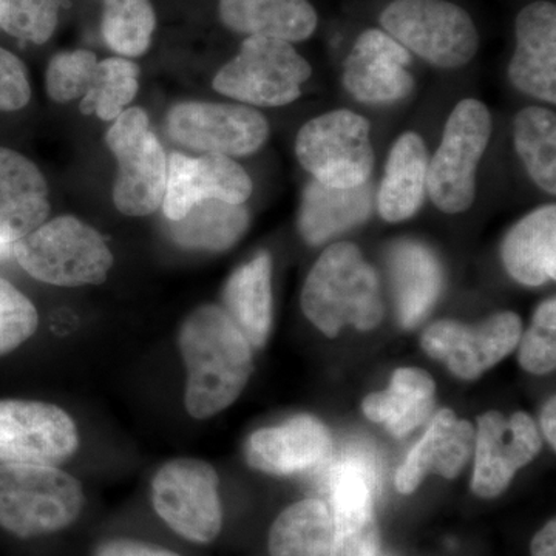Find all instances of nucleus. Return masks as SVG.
<instances>
[{
    "mask_svg": "<svg viewBox=\"0 0 556 556\" xmlns=\"http://www.w3.org/2000/svg\"><path fill=\"white\" fill-rule=\"evenodd\" d=\"M185 362V404L193 419H207L229 408L248 386L254 362L252 346L217 305L189 314L178 334Z\"/></svg>",
    "mask_w": 556,
    "mask_h": 556,
    "instance_id": "nucleus-1",
    "label": "nucleus"
},
{
    "mask_svg": "<svg viewBox=\"0 0 556 556\" xmlns=\"http://www.w3.org/2000/svg\"><path fill=\"white\" fill-rule=\"evenodd\" d=\"M302 309L328 338L346 325L361 331L378 327L383 318L378 274L356 244L343 241L325 249L306 278Z\"/></svg>",
    "mask_w": 556,
    "mask_h": 556,
    "instance_id": "nucleus-2",
    "label": "nucleus"
},
{
    "mask_svg": "<svg viewBox=\"0 0 556 556\" xmlns=\"http://www.w3.org/2000/svg\"><path fill=\"white\" fill-rule=\"evenodd\" d=\"M86 495L78 479L54 466L0 464V527L30 540L75 525Z\"/></svg>",
    "mask_w": 556,
    "mask_h": 556,
    "instance_id": "nucleus-3",
    "label": "nucleus"
},
{
    "mask_svg": "<svg viewBox=\"0 0 556 556\" xmlns=\"http://www.w3.org/2000/svg\"><path fill=\"white\" fill-rule=\"evenodd\" d=\"M13 255L28 276L61 288L104 283L113 266L101 233L72 215L50 219L16 241Z\"/></svg>",
    "mask_w": 556,
    "mask_h": 556,
    "instance_id": "nucleus-4",
    "label": "nucleus"
},
{
    "mask_svg": "<svg viewBox=\"0 0 556 556\" xmlns=\"http://www.w3.org/2000/svg\"><path fill=\"white\" fill-rule=\"evenodd\" d=\"M380 25L409 53L439 68H459L477 56V25L466 10L448 0H393Z\"/></svg>",
    "mask_w": 556,
    "mask_h": 556,
    "instance_id": "nucleus-5",
    "label": "nucleus"
},
{
    "mask_svg": "<svg viewBox=\"0 0 556 556\" xmlns=\"http://www.w3.org/2000/svg\"><path fill=\"white\" fill-rule=\"evenodd\" d=\"M309 62L285 40L248 36L239 54L219 68L214 90L257 108H281L302 97Z\"/></svg>",
    "mask_w": 556,
    "mask_h": 556,
    "instance_id": "nucleus-6",
    "label": "nucleus"
},
{
    "mask_svg": "<svg viewBox=\"0 0 556 556\" xmlns=\"http://www.w3.org/2000/svg\"><path fill=\"white\" fill-rule=\"evenodd\" d=\"M492 137V115L481 101L467 98L453 109L441 144L428 163L427 192L445 214H460L477 197L479 161Z\"/></svg>",
    "mask_w": 556,
    "mask_h": 556,
    "instance_id": "nucleus-7",
    "label": "nucleus"
},
{
    "mask_svg": "<svg viewBox=\"0 0 556 556\" xmlns=\"http://www.w3.org/2000/svg\"><path fill=\"white\" fill-rule=\"evenodd\" d=\"M368 119L340 109L311 119L295 139V155L314 181L329 188H357L375 169Z\"/></svg>",
    "mask_w": 556,
    "mask_h": 556,
    "instance_id": "nucleus-8",
    "label": "nucleus"
},
{
    "mask_svg": "<svg viewBox=\"0 0 556 556\" xmlns=\"http://www.w3.org/2000/svg\"><path fill=\"white\" fill-rule=\"evenodd\" d=\"M118 163L113 203L121 214L146 217L163 206L167 156L159 137L150 130L146 110H124L105 135Z\"/></svg>",
    "mask_w": 556,
    "mask_h": 556,
    "instance_id": "nucleus-9",
    "label": "nucleus"
},
{
    "mask_svg": "<svg viewBox=\"0 0 556 556\" xmlns=\"http://www.w3.org/2000/svg\"><path fill=\"white\" fill-rule=\"evenodd\" d=\"M218 484L217 471L211 464L195 457H177L153 477L152 506L177 535L208 544L223 527Z\"/></svg>",
    "mask_w": 556,
    "mask_h": 556,
    "instance_id": "nucleus-10",
    "label": "nucleus"
},
{
    "mask_svg": "<svg viewBox=\"0 0 556 556\" xmlns=\"http://www.w3.org/2000/svg\"><path fill=\"white\" fill-rule=\"evenodd\" d=\"M167 131L177 144L193 152L247 156L268 141L269 124L249 105L189 101L170 109Z\"/></svg>",
    "mask_w": 556,
    "mask_h": 556,
    "instance_id": "nucleus-11",
    "label": "nucleus"
},
{
    "mask_svg": "<svg viewBox=\"0 0 556 556\" xmlns=\"http://www.w3.org/2000/svg\"><path fill=\"white\" fill-rule=\"evenodd\" d=\"M79 448L75 420L47 402L0 399V464L60 466Z\"/></svg>",
    "mask_w": 556,
    "mask_h": 556,
    "instance_id": "nucleus-12",
    "label": "nucleus"
},
{
    "mask_svg": "<svg viewBox=\"0 0 556 556\" xmlns=\"http://www.w3.org/2000/svg\"><path fill=\"white\" fill-rule=\"evenodd\" d=\"M328 490L334 525L331 556H378V475L371 457L361 452L346 453L331 467Z\"/></svg>",
    "mask_w": 556,
    "mask_h": 556,
    "instance_id": "nucleus-13",
    "label": "nucleus"
},
{
    "mask_svg": "<svg viewBox=\"0 0 556 556\" xmlns=\"http://www.w3.org/2000/svg\"><path fill=\"white\" fill-rule=\"evenodd\" d=\"M521 338V317L506 311L475 327L455 320L437 321L424 332L422 348L428 356L444 362L457 378L473 380L506 358Z\"/></svg>",
    "mask_w": 556,
    "mask_h": 556,
    "instance_id": "nucleus-14",
    "label": "nucleus"
},
{
    "mask_svg": "<svg viewBox=\"0 0 556 556\" xmlns=\"http://www.w3.org/2000/svg\"><path fill=\"white\" fill-rule=\"evenodd\" d=\"M541 445L535 420L526 413L506 417L489 412L479 416L471 479L475 495L482 500L503 495L519 468L535 459Z\"/></svg>",
    "mask_w": 556,
    "mask_h": 556,
    "instance_id": "nucleus-15",
    "label": "nucleus"
},
{
    "mask_svg": "<svg viewBox=\"0 0 556 556\" xmlns=\"http://www.w3.org/2000/svg\"><path fill=\"white\" fill-rule=\"evenodd\" d=\"M251 193L248 172L230 156L203 153L192 159L174 152L167 159L166 193L161 207L167 219L175 222L201 200L244 204Z\"/></svg>",
    "mask_w": 556,
    "mask_h": 556,
    "instance_id": "nucleus-16",
    "label": "nucleus"
},
{
    "mask_svg": "<svg viewBox=\"0 0 556 556\" xmlns=\"http://www.w3.org/2000/svg\"><path fill=\"white\" fill-rule=\"evenodd\" d=\"M412 53L386 31L362 33L348 54L343 86L364 104H393L412 93L415 79L407 70Z\"/></svg>",
    "mask_w": 556,
    "mask_h": 556,
    "instance_id": "nucleus-17",
    "label": "nucleus"
},
{
    "mask_svg": "<svg viewBox=\"0 0 556 556\" xmlns=\"http://www.w3.org/2000/svg\"><path fill=\"white\" fill-rule=\"evenodd\" d=\"M331 453L328 428L316 417L306 415L255 431L244 447L249 466L274 477L313 470L327 463Z\"/></svg>",
    "mask_w": 556,
    "mask_h": 556,
    "instance_id": "nucleus-18",
    "label": "nucleus"
},
{
    "mask_svg": "<svg viewBox=\"0 0 556 556\" xmlns=\"http://www.w3.org/2000/svg\"><path fill=\"white\" fill-rule=\"evenodd\" d=\"M517 50L508 64V79L515 89L556 102V7L536 0L525 7L515 22Z\"/></svg>",
    "mask_w": 556,
    "mask_h": 556,
    "instance_id": "nucleus-19",
    "label": "nucleus"
},
{
    "mask_svg": "<svg viewBox=\"0 0 556 556\" xmlns=\"http://www.w3.org/2000/svg\"><path fill=\"white\" fill-rule=\"evenodd\" d=\"M477 430L468 420L457 419L452 409H441L431 419L396 473V489L402 495L416 492L428 475L456 478L467 466L475 450Z\"/></svg>",
    "mask_w": 556,
    "mask_h": 556,
    "instance_id": "nucleus-20",
    "label": "nucleus"
},
{
    "mask_svg": "<svg viewBox=\"0 0 556 556\" xmlns=\"http://www.w3.org/2000/svg\"><path fill=\"white\" fill-rule=\"evenodd\" d=\"M49 185L33 161L0 148V244H14L47 222Z\"/></svg>",
    "mask_w": 556,
    "mask_h": 556,
    "instance_id": "nucleus-21",
    "label": "nucleus"
},
{
    "mask_svg": "<svg viewBox=\"0 0 556 556\" xmlns=\"http://www.w3.org/2000/svg\"><path fill=\"white\" fill-rule=\"evenodd\" d=\"M219 20L229 30L303 42L317 30V11L309 0H219Z\"/></svg>",
    "mask_w": 556,
    "mask_h": 556,
    "instance_id": "nucleus-22",
    "label": "nucleus"
},
{
    "mask_svg": "<svg viewBox=\"0 0 556 556\" xmlns=\"http://www.w3.org/2000/svg\"><path fill=\"white\" fill-rule=\"evenodd\" d=\"M556 206L538 207L518 222L501 247L504 266L518 283L541 287L556 277Z\"/></svg>",
    "mask_w": 556,
    "mask_h": 556,
    "instance_id": "nucleus-23",
    "label": "nucleus"
},
{
    "mask_svg": "<svg viewBox=\"0 0 556 556\" xmlns=\"http://www.w3.org/2000/svg\"><path fill=\"white\" fill-rule=\"evenodd\" d=\"M399 321L405 328L419 325L433 309L442 288V270L437 255L417 241L394 244L388 257Z\"/></svg>",
    "mask_w": 556,
    "mask_h": 556,
    "instance_id": "nucleus-24",
    "label": "nucleus"
},
{
    "mask_svg": "<svg viewBox=\"0 0 556 556\" xmlns=\"http://www.w3.org/2000/svg\"><path fill=\"white\" fill-rule=\"evenodd\" d=\"M428 163L426 142L419 135L407 131L396 139L388 155L378 192L379 214L386 222H405L422 206Z\"/></svg>",
    "mask_w": 556,
    "mask_h": 556,
    "instance_id": "nucleus-25",
    "label": "nucleus"
},
{
    "mask_svg": "<svg viewBox=\"0 0 556 556\" xmlns=\"http://www.w3.org/2000/svg\"><path fill=\"white\" fill-rule=\"evenodd\" d=\"M372 211V190L368 182L357 188H329L313 181L303 192L299 230L309 244H321L356 228Z\"/></svg>",
    "mask_w": 556,
    "mask_h": 556,
    "instance_id": "nucleus-26",
    "label": "nucleus"
},
{
    "mask_svg": "<svg viewBox=\"0 0 556 556\" xmlns=\"http://www.w3.org/2000/svg\"><path fill=\"white\" fill-rule=\"evenodd\" d=\"M223 303L251 346L265 345L273 325V258L268 252H260L229 277Z\"/></svg>",
    "mask_w": 556,
    "mask_h": 556,
    "instance_id": "nucleus-27",
    "label": "nucleus"
},
{
    "mask_svg": "<svg viewBox=\"0 0 556 556\" xmlns=\"http://www.w3.org/2000/svg\"><path fill=\"white\" fill-rule=\"evenodd\" d=\"M437 404V383L420 368H401L391 386L369 394L362 408L372 422L383 424L396 438H404L422 426Z\"/></svg>",
    "mask_w": 556,
    "mask_h": 556,
    "instance_id": "nucleus-28",
    "label": "nucleus"
},
{
    "mask_svg": "<svg viewBox=\"0 0 556 556\" xmlns=\"http://www.w3.org/2000/svg\"><path fill=\"white\" fill-rule=\"evenodd\" d=\"M244 204L201 200L185 217L169 222L172 240L189 251L223 252L239 243L249 228Z\"/></svg>",
    "mask_w": 556,
    "mask_h": 556,
    "instance_id": "nucleus-29",
    "label": "nucleus"
},
{
    "mask_svg": "<svg viewBox=\"0 0 556 556\" xmlns=\"http://www.w3.org/2000/svg\"><path fill=\"white\" fill-rule=\"evenodd\" d=\"M334 525L324 501L303 500L278 515L270 526V556H331Z\"/></svg>",
    "mask_w": 556,
    "mask_h": 556,
    "instance_id": "nucleus-30",
    "label": "nucleus"
},
{
    "mask_svg": "<svg viewBox=\"0 0 556 556\" xmlns=\"http://www.w3.org/2000/svg\"><path fill=\"white\" fill-rule=\"evenodd\" d=\"M515 148L530 178L556 193V115L544 108L521 110L514 121Z\"/></svg>",
    "mask_w": 556,
    "mask_h": 556,
    "instance_id": "nucleus-31",
    "label": "nucleus"
},
{
    "mask_svg": "<svg viewBox=\"0 0 556 556\" xmlns=\"http://www.w3.org/2000/svg\"><path fill=\"white\" fill-rule=\"evenodd\" d=\"M139 67L127 58H109L98 62L93 83L80 101L84 115L115 121L137 97Z\"/></svg>",
    "mask_w": 556,
    "mask_h": 556,
    "instance_id": "nucleus-32",
    "label": "nucleus"
},
{
    "mask_svg": "<svg viewBox=\"0 0 556 556\" xmlns=\"http://www.w3.org/2000/svg\"><path fill=\"white\" fill-rule=\"evenodd\" d=\"M156 17L150 0H104L102 36L109 49L126 58L149 50Z\"/></svg>",
    "mask_w": 556,
    "mask_h": 556,
    "instance_id": "nucleus-33",
    "label": "nucleus"
},
{
    "mask_svg": "<svg viewBox=\"0 0 556 556\" xmlns=\"http://www.w3.org/2000/svg\"><path fill=\"white\" fill-rule=\"evenodd\" d=\"M64 0H3L0 28L13 38L46 43L56 30Z\"/></svg>",
    "mask_w": 556,
    "mask_h": 556,
    "instance_id": "nucleus-34",
    "label": "nucleus"
},
{
    "mask_svg": "<svg viewBox=\"0 0 556 556\" xmlns=\"http://www.w3.org/2000/svg\"><path fill=\"white\" fill-rule=\"evenodd\" d=\"M98 58L90 50L62 51L54 54L47 68V93L65 104L83 98L93 83Z\"/></svg>",
    "mask_w": 556,
    "mask_h": 556,
    "instance_id": "nucleus-35",
    "label": "nucleus"
},
{
    "mask_svg": "<svg viewBox=\"0 0 556 556\" xmlns=\"http://www.w3.org/2000/svg\"><path fill=\"white\" fill-rule=\"evenodd\" d=\"M39 316L30 299L0 278V357L13 353L33 338Z\"/></svg>",
    "mask_w": 556,
    "mask_h": 556,
    "instance_id": "nucleus-36",
    "label": "nucleus"
},
{
    "mask_svg": "<svg viewBox=\"0 0 556 556\" xmlns=\"http://www.w3.org/2000/svg\"><path fill=\"white\" fill-rule=\"evenodd\" d=\"M519 362L532 375H547L556 367V300L541 303L532 327L519 339Z\"/></svg>",
    "mask_w": 556,
    "mask_h": 556,
    "instance_id": "nucleus-37",
    "label": "nucleus"
},
{
    "mask_svg": "<svg viewBox=\"0 0 556 556\" xmlns=\"http://www.w3.org/2000/svg\"><path fill=\"white\" fill-rule=\"evenodd\" d=\"M30 98V80L24 62L0 47V112L24 109Z\"/></svg>",
    "mask_w": 556,
    "mask_h": 556,
    "instance_id": "nucleus-38",
    "label": "nucleus"
},
{
    "mask_svg": "<svg viewBox=\"0 0 556 556\" xmlns=\"http://www.w3.org/2000/svg\"><path fill=\"white\" fill-rule=\"evenodd\" d=\"M94 556H179L167 548L153 546V544L142 543V541L119 540L108 541L98 547Z\"/></svg>",
    "mask_w": 556,
    "mask_h": 556,
    "instance_id": "nucleus-39",
    "label": "nucleus"
},
{
    "mask_svg": "<svg viewBox=\"0 0 556 556\" xmlns=\"http://www.w3.org/2000/svg\"><path fill=\"white\" fill-rule=\"evenodd\" d=\"M532 556H556V522L548 521L533 538L530 546Z\"/></svg>",
    "mask_w": 556,
    "mask_h": 556,
    "instance_id": "nucleus-40",
    "label": "nucleus"
},
{
    "mask_svg": "<svg viewBox=\"0 0 556 556\" xmlns=\"http://www.w3.org/2000/svg\"><path fill=\"white\" fill-rule=\"evenodd\" d=\"M541 426H543L544 434L551 442L552 448L556 447V399L552 397L541 413Z\"/></svg>",
    "mask_w": 556,
    "mask_h": 556,
    "instance_id": "nucleus-41",
    "label": "nucleus"
},
{
    "mask_svg": "<svg viewBox=\"0 0 556 556\" xmlns=\"http://www.w3.org/2000/svg\"><path fill=\"white\" fill-rule=\"evenodd\" d=\"M13 255V244H0V262Z\"/></svg>",
    "mask_w": 556,
    "mask_h": 556,
    "instance_id": "nucleus-42",
    "label": "nucleus"
},
{
    "mask_svg": "<svg viewBox=\"0 0 556 556\" xmlns=\"http://www.w3.org/2000/svg\"><path fill=\"white\" fill-rule=\"evenodd\" d=\"M2 2H3V0H0V7H2Z\"/></svg>",
    "mask_w": 556,
    "mask_h": 556,
    "instance_id": "nucleus-43",
    "label": "nucleus"
}]
</instances>
